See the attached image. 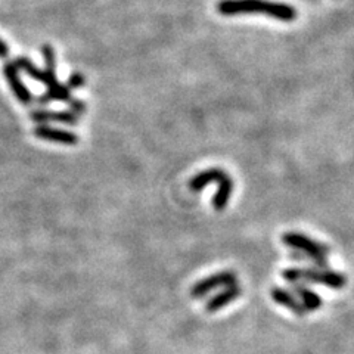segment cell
I'll use <instances>...</instances> for the list:
<instances>
[{
  "instance_id": "cell-17",
  "label": "cell",
  "mask_w": 354,
  "mask_h": 354,
  "mask_svg": "<svg viewBox=\"0 0 354 354\" xmlns=\"http://www.w3.org/2000/svg\"><path fill=\"white\" fill-rule=\"evenodd\" d=\"M8 53H9L8 45H6V43H5L2 39H0V58L8 57Z\"/></svg>"
},
{
  "instance_id": "cell-15",
  "label": "cell",
  "mask_w": 354,
  "mask_h": 354,
  "mask_svg": "<svg viewBox=\"0 0 354 354\" xmlns=\"http://www.w3.org/2000/svg\"><path fill=\"white\" fill-rule=\"evenodd\" d=\"M68 89H80L86 84V77L83 76L81 72H72L71 76L68 77Z\"/></svg>"
},
{
  "instance_id": "cell-10",
  "label": "cell",
  "mask_w": 354,
  "mask_h": 354,
  "mask_svg": "<svg viewBox=\"0 0 354 354\" xmlns=\"http://www.w3.org/2000/svg\"><path fill=\"white\" fill-rule=\"evenodd\" d=\"M271 297L276 304L288 308L289 312H293L297 316L307 315V310L303 307L302 303L298 302L297 297L291 291H286V289H284V288L275 286L271 291Z\"/></svg>"
},
{
  "instance_id": "cell-8",
  "label": "cell",
  "mask_w": 354,
  "mask_h": 354,
  "mask_svg": "<svg viewBox=\"0 0 354 354\" xmlns=\"http://www.w3.org/2000/svg\"><path fill=\"white\" fill-rule=\"evenodd\" d=\"M241 294H242V288L238 284L226 286L217 295H214L208 299L207 304H206V310L208 313L220 312V310H223L224 307L229 306L230 303H233L235 299H238Z\"/></svg>"
},
{
  "instance_id": "cell-4",
  "label": "cell",
  "mask_w": 354,
  "mask_h": 354,
  "mask_svg": "<svg viewBox=\"0 0 354 354\" xmlns=\"http://www.w3.org/2000/svg\"><path fill=\"white\" fill-rule=\"evenodd\" d=\"M238 284V275H236L233 271H222L219 273H214L207 276L206 279H201L190 289V295L192 298L199 299L208 295L214 289L219 288H226L230 285Z\"/></svg>"
},
{
  "instance_id": "cell-9",
  "label": "cell",
  "mask_w": 354,
  "mask_h": 354,
  "mask_svg": "<svg viewBox=\"0 0 354 354\" xmlns=\"http://www.w3.org/2000/svg\"><path fill=\"white\" fill-rule=\"evenodd\" d=\"M226 176L228 173L222 168H217V167L207 168L204 171H199V173H197L189 180V189L192 192H201L211 184H220V181Z\"/></svg>"
},
{
  "instance_id": "cell-14",
  "label": "cell",
  "mask_w": 354,
  "mask_h": 354,
  "mask_svg": "<svg viewBox=\"0 0 354 354\" xmlns=\"http://www.w3.org/2000/svg\"><path fill=\"white\" fill-rule=\"evenodd\" d=\"M14 66L17 67V70H21L24 71L27 76H30L33 80H37V81H43V70L37 68L33 62H31L28 58H18Z\"/></svg>"
},
{
  "instance_id": "cell-7",
  "label": "cell",
  "mask_w": 354,
  "mask_h": 354,
  "mask_svg": "<svg viewBox=\"0 0 354 354\" xmlns=\"http://www.w3.org/2000/svg\"><path fill=\"white\" fill-rule=\"evenodd\" d=\"M3 74L5 77L8 80V84L10 90L14 92L15 98L21 102V104H31L33 102V95H31V92L28 90L27 86L23 83V80H21L19 77V72L17 70V67L14 66V62H9L3 68Z\"/></svg>"
},
{
  "instance_id": "cell-13",
  "label": "cell",
  "mask_w": 354,
  "mask_h": 354,
  "mask_svg": "<svg viewBox=\"0 0 354 354\" xmlns=\"http://www.w3.org/2000/svg\"><path fill=\"white\" fill-rule=\"evenodd\" d=\"M233 194V180L232 177L228 175L224 177L220 184H219V189L216 194H214L213 199H211V206L216 211H222L228 207V204L230 201V197Z\"/></svg>"
},
{
  "instance_id": "cell-6",
  "label": "cell",
  "mask_w": 354,
  "mask_h": 354,
  "mask_svg": "<svg viewBox=\"0 0 354 354\" xmlns=\"http://www.w3.org/2000/svg\"><path fill=\"white\" fill-rule=\"evenodd\" d=\"M35 136L41 139V141L74 146L79 144V136L68 130H61V128L49 127V126H39L35 128Z\"/></svg>"
},
{
  "instance_id": "cell-12",
  "label": "cell",
  "mask_w": 354,
  "mask_h": 354,
  "mask_svg": "<svg viewBox=\"0 0 354 354\" xmlns=\"http://www.w3.org/2000/svg\"><path fill=\"white\" fill-rule=\"evenodd\" d=\"M293 294H295V297H298L302 299L303 307L308 312H316L324 304V299L320 298V295H317L313 289L307 288L304 284H293Z\"/></svg>"
},
{
  "instance_id": "cell-11",
  "label": "cell",
  "mask_w": 354,
  "mask_h": 354,
  "mask_svg": "<svg viewBox=\"0 0 354 354\" xmlns=\"http://www.w3.org/2000/svg\"><path fill=\"white\" fill-rule=\"evenodd\" d=\"M31 120L37 123H62L76 126L79 123V115L72 112H53V111H33L30 114Z\"/></svg>"
},
{
  "instance_id": "cell-1",
  "label": "cell",
  "mask_w": 354,
  "mask_h": 354,
  "mask_svg": "<svg viewBox=\"0 0 354 354\" xmlns=\"http://www.w3.org/2000/svg\"><path fill=\"white\" fill-rule=\"evenodd\" d=\"M217 12L223 17L236 15H264L284 23L297 19V9L288 3L272 2V0H220Z\"/></svg>"
},
{
  "instance_id": "cell-3",
  "label": "cell",
  "mask_w": 354,
  "mask_h": 354,
  "mask_svg": "<svg viewBox=\"0 0 354 354\" xmlns=\"http://www.w3.org/2000/svg\"><path fill=\"white\" fill-rule=\"evenodd\" d=\"M282 242L288 245L289 248L295 250L297 253H302L307 259L312 260L320 269H326L328 267V254L331 248L328 245L315 241L310 236L299 233V232H286L282 235Z\"/></svg>"
},
{
  "instance_id": "cell-2",
  "label": "cell",
  "mask_w": 354,
  "mask_h": 354,
  "mask_svg": "<svg viewBox=\"0 0 354 354\" xmlns=\"http://www.w3.org/2000/svg\"><path fill=\"white\" fill-rule=\"evenodd\" d=\"M282 277L289 284H302V282H312L316 285L326 286L331 289H342L347 285V276L337 271L331 269H320V267H289L282 272Z\"/></svg>"
},
{
  "instance_id": "cell-5",
  "label": "cell",
  "mask_w": 354,
  "mask_h": 354,
  "mask_svg": "<svg viewBox=\"0 0 354 354\" xmlns=\"http://www.w3.org/2000/svg\"><path fill=\"white\" fill-rule=\"evenodd\" d=\"M43 84L48 88V92L40 96V104H48L50 101H61V102H71L70 89L58 81L55 76V67H46L43 70Z\"/></svg>"
},
{
  "instance_id": "cell-16",
  "label": "cell",
  "mask_w": 354,
  "mask_h": 354,
  "mask_svg": "<svg viewBox=\"0 0 354 354\" xmlns=\"http://www.w3.org/2000/svg\"><path fill=\"white\" fill-rule=\"evenodd\" d=\"M70 108H71V112H72V114H76V115L84 114V112H86V102L71 99V102H70Z\"/></svg>"
}]
</instances>
